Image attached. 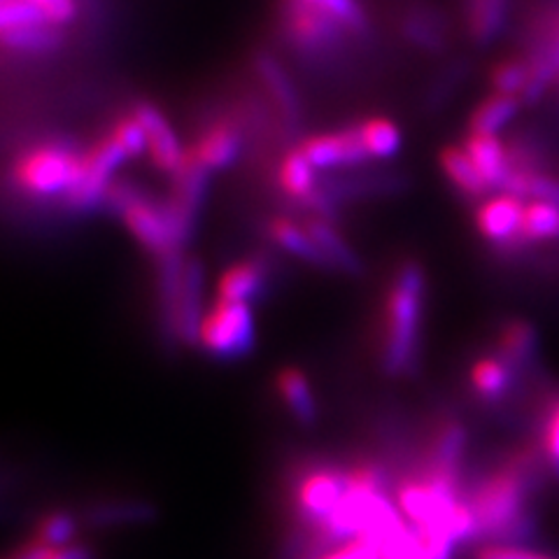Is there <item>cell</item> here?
Instances as JSON below:
<instances>
[{
  "mask_svg": "<svg viewBox=\"0 0 559 559\" xmlns=\"http://www.w3.org/2000/svg\"><path fill=\"white\" fill-rule=\"evenodd\" d=\"M105 205L115 210L133 240L154 259H162L170 252H185L178 238H175L166 203H156L143 191H135L131 187L115 185Z\"/></svg>",
  "mask_w": 559,
  "mask_h": 559,
  "instance_id": "cell-6",
  "label": "cell"
},
{
  "mask_svg": "<svg viewBox=\"0 0 559 559\" xmlns=\"http://www.w3.org/2000/svg\"><path fill=\"white\" fill-rule=\"evenodd\" d=\"M259 329L250 304L215 299L205 310L199 331V349L222 364L242 361L254 355Z\"/></svg>",
  "mask_w": 559,
  "mask_h": 559,
  "instance_id": "cell-4",
  "label": "cell"
},
{
  "mask_svg": "<svg viewBox=\"0 0 559 559\" xmlns=\"http://www.w3.org/2000/svg\"><path fill=\"white\" fill-rule=\"evenodd\" d=\"M82 527L84 524L80 513L68 511V509H51L38 515V520L33 522L28 538L38 540L40 546L49 550H59V548L78 544Z\"/></svg>",
  "mask_w": 559,
  "mask_h": 559,
  "instance_id": "cell-26",
  "label": "cell"
},
{
  "mask_svg": "<svg viewBox=\"0 0 559 559\" xmlns=\"http://www.w3.org/2000/svg\"><path fill=\"white\" fill-rule=\"evenodd\" d=\"M207 173L210 170L203 168L187 150V162L170 178L173 187L166 201V210L175 238H178L182 248H187L189 240L194 238V231L199 226V217L207 194Z\"/></svg>",
  "mask_w": 559,
  "mask_h": 559,
  "instance_id": "cell-9",
  "label": "cell"
},
{
  "mask_svg": "<svg viewBox=\"0 0 559 559\" xmlns=\"http://www.w3.org/2000/svg\"><path fill=\"white\" fill-rule=\"evenodd\" d=\"M530 63L522 59H509L495 66L492 70V86L495 94H506V96H515L522 100L524 92L530 86Z\"/></svg>",
  "mask_w": 559,
  "mask_h": 559,
  "instance_id": "cell-35",
  "label": "cell"
},
{
  "mask_svg": "<svg viewBox=\"0 0 559 559\" xmlns=\"http://www.w3.org/2000/svg\"><path fill=\"white\" fill-rule=\"evenodd\" d=\"M347 495V466L306 462L289 474L287 497L294 530L314 532L334 515Z\"/></svg>",
  "mask_w": 559,
  "mask_h": 559,
  "instance_id": "cell-3",
  "label": "cell"
},
{
  "mask_svg": "<svg viewBox=\"0 0 559 559\" xmlns=\"http://www.w3.org/2000/svg\"><path fill=\"white\" fill-rule=\"evenodd\" d=\"M318 559H384V552L373 538H355L347 544L329 548Z\"/></svg>",
  "mask_w": 559,
  "mask_h": 559,
  "instance_id": "cell-38",
  "label": "cell"
},
{
  "mask_svg": "<svg viewBox=\"0 0 559 559\" xmlns=\"http://www.w3.org/2000/svg\"><path fill=\"white\" fill-rule=\"evenodd\" d=\"M271 283V266L266 259L248 257L236 261L217 277V299L234 304H252L266 294Z\"/></svg>",
  "mask_w": 559,
  "mask_h": 559,
  "instance_id": "cell-17",
  "label": "cell"
},
{
  "mask_svg": "<svg viewBox=\"0 0 559 559\" xmlns=\"http://www.w3.org/2000/svg\"><path fill=\"white\" fill-rule=\"evenodd\" d=\"M299 150L318 170L357 168L369 162V154H366L355 127L345 131L308 135Z\"/></svg>",
  "mask_w": 559,
  "mask_h": 559,
  "instance_id": "cell-12",
  "label": "cell"
},
{
  "mask_svg": "<svg viewBox=\"0 0 559 559\" xmlns=\"http://www.w3.org/2000/svg\"><path fill=\"white\" fill-rule=\"evenodd\" d=\"M84 527H124V524H145L156 518L154 503L135 497H105L78 511Z\"/></svg>",
  "mask_w": 559,
  "mask_h": 559,
  "instance_id": "cell-19",
  "label": "cell"
},
{
  "mask_svg": "<svg viewBox=\"0 0 559 559\" xmlns=\"http://www.w3.org/2000/svg\"><path fill=\"white\" fill-rule=\"evenodd\" d=\"M129 159L127 152L112 138V133L103 135L98 143L84 152V166L78 185L70 189L66 203L78 213H90L105 205L110 189L115 187V173Z\"/></svg>",
  "mask_w": 559,
  "mask_h": 559,
  "instance_id": "cell-8",
  "label": "cell"
},
{
  "mask_svg": "<svg viewBox=\"0 0 559 559\" xmlns=\"http://www.w3.org/2000/svg\"><path fill=\"white\" fill-rule=\"evenodd\" d=\"M401 31L415 47L431 51V55H439L448 47V28L443 16L427 5L411 8L404 22H401Z\"/></svg>",
  "mask_w": 559,
  "mask_h": 559,
  "instance_id": "cell-27",
  "label": "cell"
},
{
  "mask_svg": "<svg viewBox=\"0 0 559 559\" xmlns=\"http://www.w3.org/2000/svg\"><path fill=\"white\" fill-rule=\"evenodd\" d=\"M306 229L310 238L318 245L322 252L329 271H336L343 275H361L364 273V261L355 252L353 245L336 229L334 224L322 217H310L306 219Z\"/></svg>",
  "mask_w": 559,
  "mask_h": 559,
  "instance_id": "cell-20",
  "label": "cell"
},
{
  "mask_svg": "<svg viewBox=\"0 0 559 559\" xmlns=\"http://www.w3.org/2000/svg\"><path fill=\"white\" fill-rule=\"evenodd\" d=\"M280 26L285 38L310 57H329L343 45L347 33L334 16L306 0H283L280 5Z\"/></svg>",
  "mask_w": 559,
  "mask_h": 559,
  "instance_id": "cell-7",
  "label": "cell"
},
{
  "mask_svg": "<svg viewBox=\"0 0 559 559\" xmlns=\"http://www.w3.org/2000/svg\"><path fill=\"white\" fill-rule=\"evenodd\" d=\"M466 152L471 159H474L476 168L489 185V189L503 191L506 180L511 175V162H509V150L501 143L497 135H474L466 140Z\"/></svg>",
  "mask_w": 559,
  "mask_h": 559,
  "instance_id": "cell-23",
  "label": "cell"
},
{
  "mask_svg": "<svg viewBox=\"0 0 559 559\" xmlns=\"http://www.w3.org/2000/svg\"><path fill=\"white\" fill-rule=\"evenodd\" d=\"M522 100L515 96L506 94H492L485 98L478 108L471 115L468 129L474 135H497L501 129H506L518 115Z\"/></svg>",
  "mask_w": 559,
  "mask_h": 559,
  "instance_id": "cell-29",
  "label": "cell"
},
{
  "mask_svg": "<svg viewBox=\"0 0 559 559\" xmlns=\"http://www.w3.org/2000/svg\"><path fill=\"white\" fill-rule=\"evenodd\" d=\"M49 552H51V550L45 548V546H40L38 540L26 538L22 546H16L14 550H10L8 555H3L0 559H47Z\"/></svg>",
  "mask_w": 559,
  "mask_h": 559,
  "instance_id": "cell-40",
  "label": "cell"
},
{
  "mask_svg": "<svg viewBox=\"0 0 559 559\" xmlns=\"http://www.w3.org/2000/svg\"><path fill=\"white\" fill-rule=\"evenodd\" d=\"M501 194L559 205V178L544 170H511Z\"/></svg>",
  "mask_w": 559,
  "mask_h": 559,
  "instance_id": "cell-32",
  "label": "cell"
},
{
  "mask_svg": "<svg viewBox=\"0 0 559 559\" xmlns=\"http://www.w3.org/2000/svg\"><path fill=\"white\" fill-rule=\"evenodd\" d=\"M112 138L121 145V150L127 152L129 159H135V156L147 152V135L143 124H140L135 115L119 117L112 124Z\"/></svg>",
  "mask_w": 559,
  "mask_h": 559,
  "instance_id": "cell-37",
  "label": "cell"
},
{
  "mask_svg": "<svg viewBox=\"0 0 559 559\" xmlns=\"http://www.w3.org/2000/svg\"><path fill=\"white\" fill-rule=\"evenodd\" d=\"M84 152L45 143L24 152L12 168L14 185L31 197H68L82 175Z\"/></svg>",
  "mask_w": 559,
  "mask_h": 559,
  "instance_id": "cell-5",
  "label": "cell"
},
{
  "mask_svg": "<svg viewBox=\"0 0 559 559\" xmlns=\"http://www.w3.org/2000/svg\"><path fill=\"white\" fill-rule=\"evenodd\" d=\"M476 559H557L552 555H546L540 550H534L530 546H499L489 544L483 546L476 555Z\"/></svg>",
  "mask_w": 559,
  "mask_h": 559,
  "instance_id": "cell-39",
  "label": "cell"
},
{
  "mask_svg": "<svg viewBox=\"0 0 559 559\" xmlns=\"http://www.w3.org/2000/svg\"><path fill=\"white\" fill-rule=\"evenodd\" d=\"M522 248L540 242H557L559 240V205L530 201L524 205L522 229H520Z\"/></svg>",
  "mask_w": 559,
  "mask_h": 559,
  "instance_id": "cell-30",
  "label": "cell"
},
{
  "mask_svg": "<svg viewBox=\"0 0 559 559\" xmlns=\"http://www.w3.org/2000/svg\"><path fill=\"white\" fill-rule=\"evenodd\" d=\"M61 26L55 22H45L38 26L3 35V38H0V47L20 51V55H49V51L61 47Z\"/></svg>",
  "mask_w": 559,
  "mask_h": 559,
  "instance_id": "cell-33",
  "label": "cell"
},
{
  "mask_svg": "<svg viewBox=\"0 0 559 559\" xmlns=\"http://www.w3.org/2000/svg\"><path fill=\"white\" fill-rule=\"evenodd\" d=\"M425 310L427 273L417 261H404L390 280L382 306L378 364L388 378L401 380L417 373L423 361Z\"/></svg>",
  "mask_w": 559,
  "mask_h": 559,
  "instance_id": "cell-2",
  "label": "cell"
},
{
  "mask_svg": "<svg viewBox=\"0 0 559 559\" xmlns=\"http://www.w3.org/2000/svg\"><path fill=\"white\" fill-rule=\"evenodd\" d=\"M277 182L280 189L285 191V197H289L296 203H304L306 207L312 205V201L320 194V175L318 168H314L304 152L296 147L287 152L280 162L277 168Z\"/></svg>",
  "mask_w": 559,
  "mask_h": 559,
  "instance_id": "cell-21",
  "label": "cell"
},
{
  "mask_svg": "<svg viewBox=\"0 0 559 559\" xmlns=\"http://www.w3.org/2000/svg\"><path fill=\"white\" fill-rule=\"evenodd\" d=\"M252 68L259 82L264 84L269 100L273 105V110L277 112L280 121H283L287 129L299 127L304 117V103L285 63L275 55H271V51H257L252 59Z\"/></svg>",
  "mask_w": 559,
  "mask_h": 559,
  "instance_id": "cell-11",
  "label": "cell"
},
{
  "mask_svg": "<svg viewBox=\"0 0 559 559\" xmlns=\"http://www.w3.org/2000/svg\"><path fill=\"white\" fill-rule=\"evenodd\" d=\"M466 445H468V431L460 419H443V423L431 433L429 450L423 466L443 478L462 483Z\"/></svg>",
  "mask_w": 559,
  "mask_h": 559,
  "instance_id": "cell-15",
  "label": "cell"
},
{
  "mask_svg": "<svg viewBox=\"0 0 559 559\" xmlns=\"http://www.w3.org/2000/svg\"><path fill=\"white\" fill-rule=\"evenodd\" d=\"M273 392L294 425H299L304 429L318 427L322 408L312 382L304 369L292 364L277 369L273 378Z\"/></svg>",
  "mask_w": 559,
  "mask_h": 559,
  "instance_id": "cell-14",
  "label": "cell"
},
{
  "mask_svg": "<svg viewBox=\"0 0 559 559\" xmlns=\"http://www.w3.org/2000/svg\"><path fill=\"white\" fill-rule=\"evenodd\" d=\"M522 215L524 201L513 194H497L485 199L476 210V226L480 236L501 254L522 252Z\"/></svg>",
  "mask_w": 559,
  "mask_h": 559,
  "instance_id": "cell-10",
  "label": "cell"
},
{
  "mask_svg": "<svg viewBox=\"0 0 559 559\" xmlns=\"http://www.w3.org/2000/svg\"><path fill=\"white\" fill-rule=\"evenodd\" d=\"M546 462L538 448H524L468 489L466 501L478 520L480 540L499 546H524L536 536L534 495L540 487Z\"/></svg>",
  "mask_w": 559,
  "mask_h": 559,
  "instance_id": "cell-1",
  "label": "cell"
},
{
  "mask_svg": "<svg viewBox=\"0 0 559 559\" xmlns=\"http://www.w3.org/2000/svg\"><path fill=\"white\" fill-rule=\"evenodd\" d=\"M133 115L145 129L147 154L152 156V164L173 178L187 162V150L182 147L168 117L152 103H138L133 108Z\"/></svg>",
  "mask_w": 559,
  "mask_h": 559,
  "instance_id": "cell-13",
  "label": "cell"
},
{
  "mask_svg": "<svg viewBox=\"0 0 559 559\" xmlns=\"http://www.w3.org/2000/svg\"><path fill=\"white\" fill-rule=\"evenodd\" d=\"M361 145L369 154V159H392L401 150V131L394 121L384 117H369L355 127Z\"/></svg>",
  "mask_w": 559,
  "mask_h": 559,
  "instance_id": "cell-31",
  "label": "cell"
},
{
  "mask_svg": "<svg viewBox=\"0 0 559 559\" xmlns=\"http://www.w3.org/2000/svg\"><path fill=\"white\" fill-rule=\"evenodd\" d=\"M269 238L280 250L304 261V264L320 271H329L322 252L318 250V245H314L306 229V224H296L289 217H275L269 222Z\"/></svg>",
  "mask_w": 559,
  "mask_h": 559,
  "instance_id": "cell-25",
  "label": "cell"
},
{
  "mask_svg": "<svg viewBox=\"0 0 559 559\" xmlns=\"http://www.w3.org/2000/svg\"><path fill=\"white\" fill-rule=\"evenodd\" d=\"M495 353L509 361L518 373L530 371L538 359V331L527 320L506 322L497 338Z\"/></svg>",
  "mask_w": 559,
  "mask_h": 559,
  "instance_id": "cell-22",
  "label": "cell"
},
{
  "mask_svg": "<svg viewBox=\"0 0 559 559\" xmlns=\"http://www.w3.org/2000/svg\"><path fill=\"white\" fill-rule=\"evenodd\" d=\"M511 0H466V28L478 47L492 45L506 28Z\"/></svg>",
  "mask_w": 559,
  "mask_h": 559,
  "instance_id": "cell-24",
  "label": "cell"
},
{
  "mask_svg": "<svg viewBox=\"0 0 559 559\" xmlns=\"http://www.w3.org/2000/svg\"><path fill=\"white\" fill-rule=\"evenodd\" d=\"M518 378L520 373L497 353L483 355L471 364L468 390L474 392V396L480 401V404L499 406L501 401L509 399L511 392L515 390Z\"/></svg>",
  "mask_w": 559,
  "mask_h": 559,
  "instance_id": "cell-18",
  "label": "cell"
},
{
  "mask_svg": "<svg viewBox=\"0 0 559 559\" xmlns=\"http://www.w3.org/2000/svg\"><path fill=\"white\" fill-rule=\"evenodd\" d=\"M540 443L538 452L546 462V468L559 480V396L544 413V423H540Z\"/></svg>",
  "mask_w": 559,
  "mask_h": 559,
  "instance_id": "cell-36",
  "label": "cell"
},
{
  "mask_svg": "<svg viewBox=\"0 0 559 559\" xmlns=\"http://www.w3.org/2000/svg\"><path fill=\"white\" fill-rule=\"evenodd\" d=\"M45 22L51 20L31 0H0V38Z\"/></svg>",
  "mask_w": 559,
  "mask_h": 559,
  "instance_id": "cell-34",
  "label": "cell"
},
{
  "mask_svg": "<svg viewBox=\"0 0 559 559\" xmlns=\"http://www.w3.org/2000/svg\"><path fill=\"white\" fill-rule=\"evenodd\" d=\"M441 170L464 197L480 199L487 194V191H492L485 182L480 170L476 168L474 159H471L468 152L462 147H445L441 152Z\"/></svg>",
  "mask_w": 559,
  "mask_h": 559,
  "instance_id": "cell-28",
  "label": "cell"
},
{
  "mask_svg": "<svg viewBox=\"0 0 559 559\" xmlns=\"http://www.w3.org/2000/svg\"><path fill=\"white\" fill-rule=\"evenodd\" d=\"M187 150L203 168L224 170L240 159L242 131L231 119H215L199 133L194 145Z\"/></svg>",
  "mask_w": 559,
  "mask_h": 559,
  "instance_id": "cell-16",
  "label": "cell"
}]
</instances>
